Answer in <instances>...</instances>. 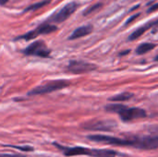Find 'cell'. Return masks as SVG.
Returning a JSON list of instances; mask_svg holds the SVG:
<instances>
[{
	"instance_id": "obj_19",
	"label": "cell",
	"mask_w": 158,
	"mask_h": 157,
	"mask_svg": "<svg viewBox=\"0 0 158 157\" xmlns=\"http://www.w3.org/2000/svg\"><path fill=\"white\" fill-rule=\"evenodd\" d=\"M156 10H158V3L153 5V6L147 10V12H148V13H151V12H154V11H156Z\"/></svg>"
},
{
	"instance_id": "obj_11",
	"label": "cell",
	"mask_w": 158,
	"mask_h": 157,
	"mask_svg": "<svg viewBox=\"0 0 158 157\" xmlns=\"http://www.w3.org/2000/svg\"><path fill=\"white\" fill-rule=\"evenodd\" d=\"M93 26L92 25H85V26H81L77 28L69 37V40H75L83 36H86L90 33H92L93 31Z\"/></svg>"
},
{
	"instance_id": "obj_16",
	"label": "cell",
	"mask_w": 158,
	"mask_h": 157,
	"mask_svg": "<svg viewBox=\"0 0 158 157\" xmlns=\"http://www.w3.org/2000/svg\"><path fill=\"white\" fill-rule=\"evenodd\" d=\"M5 147H9V148H14L19 151H23V152H32L33 148L31 147L30 145H26V146H17V145H3Z\"/></svg>"
},
{
	"instance_id": "obj_20",
	"label": "cell",
	"mask_w": 158,
	"mask_h": 157,
	"mask_svg": "<svg viewBox=\"0 0 158 157\" xmlns=\"http://www.w3.org/2000/svg\"><path fill=\"white\" fill-rule=\"evenodd\" d=\"M129 53H131V50H126V51L121 52V53L119 54V56H126V55H128Z\"/></svg>"
},
{
	"instance_id": "obj_7",
	"label": "cell",
	"mask_w": 158,
	"mask_h": 157,
	"mask_svg": "<svg viewBox=\"0 0 158 157\" xmlns=\"http://www.w3.org/2000/svg\"><path fill=\"white\" fill-rule=\"evenodd\" d=\"M68 70L74 74H82L94 71L97 68L94 64L85 62L82 60H70L68 67Z\"/></svg>"
},
{
	"instance_id": "obj_5",
	"label": "cell",
	"mask_w": 158,
	"mask_h": 157,
	"mask_svg": "<svg viewBox=\"0 0 158 157\" xmlns=\"http://www.w3.org/2000/svg\"><path fill=\"white\" fill-rule=\"evenodd\" d=\"M57 30V27L55 26V25H51V24H48L46 22H44L42 23L40 26H38L35 30L33 31H31L23 35H20L17 38H15V40H25V41H29V40H31V39H34L36 38L37 36L41 35V34H48V33H51V32H54Z\"/></svg>"
},
{
	"instance_id": "obj_9",
	"label": "cell",
	"mask_w": 158,
	"mask_h": 157,
	"mask_svg": "<svg viewBox=\"0 0 158 157\" xmlns=\"http://www.w3.org/2000/svg\"><path fill=\"white\" fill-rule=\"evenodd\" d=\"M83 129L89 130H100V131H111L117 124L112 120H94L85 123Z\"/></svg>"
},
{
	"instance_id": "obj_15",
	"label": "cell",
	"mask_w": 158,
	"mask_h": 157,
	"mask_svg": "<svg viewBox=\"0 0 158 157\" xmlns=\"http://www.w3.org/2000/svg\"><path fill=\"white\" fill-rule=\"evenodd\" d=\"M102 6H103V4H102V3H97V4H95V5H93L92 6L88 7V8L83 12V15H84V16H89V15H91V14H93V13L98 11L99 9H101Z\"/></svg>"
},
{
	"instance_id": "obj_12",
	"label": "cell",
	"mask_w": 158,
	"mask_h": 157,
	"mask_svg": "<svg viewBox=\"0 0 158 157\" xmlns=\"http://www.w3.org/2000/svg\"><path fill=\"white\" fill-rule=\"evenodd\" d=\"M156 43H142L140 44L137 49H136V54L137 55H144L147 52L153 50L154 48H156Z\"/></svg>"
},
{
	"instance_id": "obj_17",
	"label": "cell",
	"mask_w": 158,
	"mask_h": 157,
	"mask_svg": "<svg viewBox=\"0 0 158 157\" xmlns=\"http://www.w3.org/2000/svg\"><path fill=\"white\" fill-rule=\"evenodd\" d=\"M141 15V13H137V14H135V15H133L132 17H131L127 21H126V23H125V26H128V25H130L131 23H132L136 19H138L139 18V16Z\"/></svg>"
},
{
	"instance_id": "obj_13",
	"label": "cell",
	"mask_w": 158,
	"mask_h": 157,
	"mask_svg": "<svg viewBox=\"0 0 158 157\" xmlns=\"http://www.w3.org/2000/svg\"><path fill=\"white\" fill-rule=\"evenodd\" d=\"M133 97V93H122L120 94L112 96L109 98V101H113V102H124V101H128L130 99H131Z\"/></svg>"
},
{
	"instance_id": "obj_10",
	"label": "cell",
	"mask_w": 158,
	"mask_h": 157,
	"mask_svg": "<svg viewBox=\"0 0 158 157\" xmlns=\"http://www.w3.org/2000/svg\"><path fill=\"white\" fill-rule=\"evenodd\" d=\"M156 25H158V19H155V20L149 21L148 23H146V24L141 26L140 28L136 29V30L129 36V40H130V41H134V40L138 39V38L141 37L144 32H146L149 29H151V28H153V27H155V26H156Z\"/></svg>"
},
{
	"instance_id": "obj_1",
	"label": "cell",
	"mask_w": 158,
	"mask_h": 157,
	"mask_svg": "<svg viewBox=\"0 0 158 157\" xmlns=\"http://www.w3.org/2000/svg\"><path fill=\"white\" fill-rule=\"evenodd\" d=\"M88 140L105 144L133 147L143 150H154L158 148V128L147 135H135L127 138H118L106 135H89Z\"/></svg>"
},
{
	"instance_id": "obj_8",
	"label": "cell",
	"mask_w": 158,
	"mask_h": 157,
	"mask_svg": "<svg viewBox=\"0 0 158 157\" xmlns=\"http://www.w3.org/2000/svg\"><path fill=\"white\" fill-rule=\"evenodd\" d=\"M77 8H78V4L75 2H70L68 5H66L61 10H59L55 15H53V17L50 18V19L52 20V22L61 23L66 19H68L77 10Z\"/></svg>"
},
{
	"instance_id": "obj_4",
	"label": "cell",
	"mask_w": 158,
	"mask_h": 157,
	"mask_svg": "<svg viewBox=\"0 0 158 157\" xmlns=\"http://www.w3.org/2000/svg\"><path fill=\"white\" fill-rule=\"evenodd\" d=\"M70 82L68 81H48L47 83L42 84L40 86L35 87L32 89L31 92L28 93V95L32 96V95H40V94H46L49 93H53L58 90H61L63 88H66L69 86Z\"/></svg>"
},
{
	"instance_id": "obj_14",
	"label": "cell",
	"mask_w": 158,
	"mask_h": 157,
	"mask_svg": "<svg viewBox=\"0 0 158 157\" xmlns=\"http://www.w3.org/2000/svg\"><path fill=\"white\" fill-rule=\"evenodd\" d=\"M51 2V0H43L41 2H38V3H35L31 6H29L25 10L24 12H27V11H31V10H36V9H39V8H42L43 6L48 5L49 3Z\"/></svg>"
},
{
	"instance_id": "obj_6",
	"label": "cell",
	"mask_w": 158,
	"mask_h": 157,
	"mask_svg": "<svg viewBox=\"0 0 158 157\" xmlns=\"http://www.w3.org/2000/svg\"><path fill=\"white\" fill-rule=\"evenodd\" d=\"M23 53L27 56L48 57L50 56V49L43 41H37L31 43L27 48H25Z\"/></svg>"
},
{
	"instance_id": "obj_21",
	"label": "cell",
	"mask_w": 158,
	"mask_h": 157,
	"mask_svg": "<svg viewBox=\"0 0 158 157\" xmlns=\"http://www.w3.org/2000/svg\"><path fill=\"white\" fill-rule=\"evenodd\" d=\"M9 0H0V5L1 6H4L5 4H6Z\"/></svg>"
},
{
	"instance_id": "obj_18",
	"label": "cell",
	"mask_w": 158,
	"mask_h": 157,
	"mask_svg": "<svg viewBox=\"0 0 158 157\" xmlns=\"http://www.w3.org/2000/svg\"><path fill=\"white\" fill-rule=\"evenodd\" d=\"M0 157H26L22 155H7V154H0Z\"/></svg>"
},
{
	"instance_id": "obj_2",
	"label": "cell",
	"mask_w": 158,
	"mask_h": 157,
	"mask_svg": "<svg viewBox=\"0 0 158 157\" xmlns=\"http://www.w3.org/2000/svg\"><path fill=\"white\" fill-rule=\"evenodd\" d=\"M54 145L59 150L63 151L65 156H76V155H87L91 157H117L118 152L107 149H89L84 147H65L56 143Z\"/></svg>"
},
{
	"instance_id": "obj_22",
	"label": "cell",
	"mask_w": 158,
	"mask_h": 157,
	"mask_svg": "<svg viewBox=\"0 0 158 157\" xmlns=\"http://www.w3.org/2000/svg\"><path fill=\"white\" fill-rule=\"evenodd\" d=\"M156 61H158V56H156V59H155Z\"/></svg>"
},
{
	"instance_id": "obj_3",
	"label": "cell",
	"mask_w": 158,
	"mask_h": 157,
	"mask_svg": "<svg viewBox=\"0 0 158 157\" xmlns=\"http://www.w3.org/2000/svg\"><path fill=\"white\" fill-rule=\"evenodd\" d=\"M106 110L111 113H117L124 122H130L135 119L145 118L146 112L138 107H127L123 105H107Z\"/></svg>"
}]
</instances>
